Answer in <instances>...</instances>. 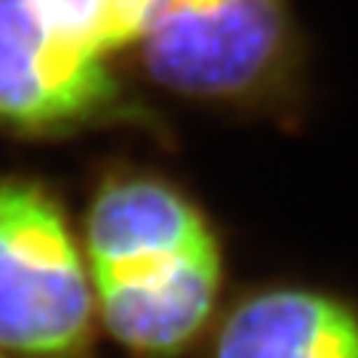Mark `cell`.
<instances>
[{"label": "cell", "instance_id": "cell-1", "mask_svg": "<svg viewBox=\"0 0 358 358\" xmlns=\"http://www.w3.org/2000/svg\"><path fill=\"white\" fill-rule=\"evenodd\" d=\"M101 334L122 358H192L231 294L229 250L178 183L109 170L83 226Z\"/></svg>", "mask_w": 358, "mask_h": 358}, {"label": "cell", "instance_id": "cell-2", "mask_svg": "<svg viewBox=\"0 0 358 358\" xmlns=\"http://www.w3.org/2000/svg\"><path fill=\"white\" fill-rule=\"evenodd\" d=\"M83 236L48 183L0 173V353L101 358Z\"/></svg>", "mask_w": 358, "mask_h": 358}, {"label": "cell", "instance_id": "cell-3", "mask_svg": "<svg viewBox=\"0 0 358 358\" xmlns=\"http://www.w3.org/2000/svg\"><path fill=\"white\" fill-rule=\"evenodd\" d=\"M284 40L282 0H159L143 32L154 75L196 96L255 88L279 62Z\"/></svg>", "mask_w": 358, "mask_h": 358}, {"label": "cell", "instance_id": "cell-4", "mask_svg": "<svg viewBox=\"0 0 358 358\" xmlns=\"http://www.w3.org/2000/svg\"><path fill=\"white\" fill-rule=\"evenodd\" d=\"M115 99L101 62L62 32L38 0H0V125L53 136L88 125Z\"/></svg>", "mask_w": 358, "mask_h": 358}, {"label": "cell", "instance_id": "cell-5", "mask_svg": "<svg viewBox=\"0 0 358 358\" xmlns=\"http://www.w3.org/2000/svg\"><path fill=\"white\" fill-rule=\"evenodd\" d=\"M192 358H358V294L292 276L234 287Z\"/></svg>", "mask_w": 358, "mask_h": 358}, {"label": "cell", "instance_id": "cell-6", "mask_svg": "<svg viewBox=\"0 0 358 358\" xmlns=\"http://www.w3.org/2000/svg\"><path fill=\"white\" fill-rule=\"evenodd\" d=\"M62 32L106 53L143 38L159 0H38Z\"/></svg>", "mask_w": 358, "mask_h": 358}, {"label": "cell", "instance_id": "cell-7", "mask_svg": "<svg viewBox=\"0 0 358 358\" xmlns=\"http://www.w3.org/2000/svg\"><path fill=\"white\" fill-rule=\"evenodd\" d=\"M0 358H8V356H6V353H0Z\"/></svg>", "mask_w": 358, "mask_h": 358}]
</instances>
